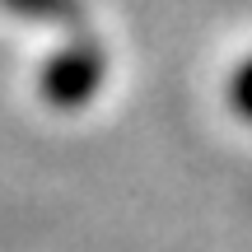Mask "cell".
I'll return each instance as SVG.
<instances>
[{"mask_svg":"<svg viewBox=\"0 0 252 252\" xmlns=\"http://www.w3.org/2000/svg\"><path fill=\"white\" fill-rule=\"evenodd\" d=\"M103 75H108V52L94 37H70L42 65V98L61 112H75L103 89Z\"/></svg>","mask_w":252,"mask_h":252,"instance_id":"cell-1","label":"cell"},{"mask_svg":"<svg viewBox=\"0 0 252 252\" xmlns=\"http://www.w3.org/2000/svg\"><path fill=\"white\" fill-rule=\"evenodd\" d=\"M14 19L33 24H80V0H0Z\"/></svg>","mask_w":252,"mask_h":252,"instance_id":"cell-2","label":"cell"},{"mask_svg":"<svg viewBox=\"0 0 252 252\" xmlns=\"http://www.w3.org/2000/svg\"><path fill=\"white\" fill-rule=\"evenodd\" d=\"M229 103H234V112L243 122H252V56L234 70V80H229Z\"/></svg>","mask_w":252,"mask_h":252,"instance_id":"cell-3","label":"cell"}]
</instances>
